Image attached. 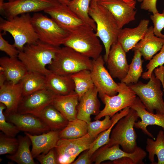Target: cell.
I'll use <instances>...</instances> for the list:
<instances>
[{"label":"cell","mask_w":164,"mask_h":164,"mask_svg":"<svg viewBox=\"0 0 164 164\" xmlns=\"http://www.w3.org/2000/svg\"><path fill=\"white\" fill-rule=\"evenodd\" d=\"M89 14L95 22L96 35L103 43L105 50L103 57L106 63L112 45L117 42L121 30L110 12L95 0H92Z\"/></svg>","instance_id":"6da1fadb"},{"label":"cell","mask_w":164,"mask_h":164,"mask_svg":"<svg viewBox=\"0 0 164 164\" xmlns=\"http://www.w3.org/2000/svg\"><path fill=\"white\" fill-rule=\"evenodd\" d=\"M60 48L39 40L35 43L26 45L19 51L17 57L28 71L37 72L46 76L51 72L46 66L51 63Z\"/></svg>","instance_id":"7a4b0ae2"},{"label":"cell","mask_w":164,"mask_h":164,"mask_svg":"<svg viewBox=\"0 0 164 164\" xmlns=\"http://www.w3.org/2000/svg\"><path fill=\"white\" fill-rule=\"evenodd\" d=\"M92 60L72 48H60L48 69L52 72L63 76L72 74L84 69L91 70Z\"/></svg>","instance_id":"3957f363"},{"label":"cell","mask_w":164,"mask_h":164,"mask_svg":"<svg viewBox=\"0 0 164 164\" xmlns=\"http://www.w3.org/2000/svg\"><path fill=\"white\" fill-rule=\"evenodd\" d=\"M31 17L29 13H27L6 20L0 18V31L8 32L12 36L14 41L13 45L19 51L26 45L35 43L39 40Z\"/></svg>","instance_id":"277c9868"},{"label":"cell","mask_w":164,"mask_h":164,"mask_svg":"<svg viewBox=\"0 0 164 164\" xmlns=\"http://www.w3.org/2000/svg\"><path fill=\"white\" fill-rule=\"evenodd\" d=\"M90 26L84 24L70 33L63 45L92 60L100 55L102 46L99 39Z\"/></svg>","instance_id":"5b68a950"},{"label":"cell","mask_w":164,"mask_h":164,"mask_svg":"<svg viewBox=\"0 0 164 164\" xmlns=\"http://www.w3.org/2000/svg\"><path fill=\"white\" fill-rule=\"evenodd\" d=\"M138 118L136 111L130 108L128 114L121 118L113 128L109 142L105 145L110 146L118 144L124 151L133 152L138 147L137 135L134 127Z\"/></svg>","instance_id":"8992f818"},{"label":"cell","mask_w":164,"mask_h":164,"mask_svg":"<svg viewBox=\"0 0 164 164\" xmlns=\"http://www.w3.org/2000/svg\"><path fill=\"white\" fill-rule=\"evenodd\" d=\"M147 84L138 82L130 84L129 88L135 94L149 112L164 114V101L163 92L161 88V82L157 78L153 72Z\"/></svg>","instance_id":"52a82bcc"},{"label":"cell","mask_w":164,"mask_h":164,"mask_svg":"<svg viewBox=\"0 0 164 164\" xmlns=\"http://www.w3.org/2000/svg\"><path fill=\"white\" fill-rule=\"evenodd\" d=\"M31 21L39 40L52 46H60L63 45L70 33L52 18L41 13L34 14Z\"/></svg>","instance_id":"ba28073f"},{"label":"cell","mask_w":164,"mask_h":164,"mask_svg":"<svg viewBox=\"0 0 164 164\" xmlns=\"http://www.w3.org/2000/svg\"><path fill=\"white\" fill-rule=\"evenodd\" d=\"M118 84V94L112 96L104 95L102 101L105 104L104 107L96 115L95 120H99L106 115L111 117L124 108L130 107L135 100L137 95L128 85L122 82Z\"/></svg>","instance_id":"9c48e42d"},{"label":"cell","mask_w":164,"mask_h":164,"mask_svg":"<svg viewBox=\"0 0 164 164\" xmlns=\"http://www.w3.org/2000/svg\"><path fill=\"white\" fill-rule=\"evenodd\" d=\"M61 4L58 0H15L0 4V13L8 19L30 12L44 11Z\"/></svg>","instance_id":"30bf717a"},{"label":"cell","mask_w":164,"mask_h":164,"mask_svg":"<svg viewBox=\"0 0 164 164\" xmlns=\"http://www.w3.org/2000/svg\"><path fill=\"white\" fill-rule=\"evenodd\" d=\"M95 139L88 134L77 139L60 138L55 148L59 164H72L80 154L89 149Z\"/></svg>","instance_id":"8fae6325"},{"label":"cell","mask_w":164,"mask_h":164,"mask_svg":"<svg viewBox=\"0 0 164 164\" xmlns=\"http://www.w3.org/2000/svg\"><path fill=\"white\" fill-rule=\"evenodd\" d=\"M104 57L100 55L97 59L92 60V68L91 70V77L94 86L98 91L101 100L105 95L110 96L118 93L119 85L113 79L104 64Z\"/></svg>","instance_id":"7c38bea8"},{"label":"cell","mask_w":164,"mask_h":164,"mask_svg":"<svg viewBox=\"0 0 164 164\" xmlns=\"http://www.w3.org/2000/svg\"><path fill=\"white\" fill-rule=\"evenodd\" d=\"M55 95L46 88L22 96L17 112L37 116L46 107L52 104Z\"/></svg>","instance_id":"4fadbf2b"},{"label":"cell","mask_w":164,"mask_h":164,"mask_svg":"<svg viewBox=\"0 0 164 164\" xmlns=\"http://www.w3.org/2000/svg\"><path fill=\"white\" fill-rule=\"evenodd\" d=\"M4 114L6 120L15 125L20 131L39 135L51 130L41 119L32 114L17 112Z\"/></svg>","instance_id":"5bb4252c"},{"label":"cell","mask_w":164,"mask_h":164,"mask_svg":"<svg viewBox=\"0 0 164 164\" xmlns=\"http://www.w3.org/2000/svg\"><path fill=\"white\" fill-rule=\"evenodd\" d=\"M126 53L118 42L111 47L106 63L111 77L122 81L127 75L129 67Z\"/></svg>","instance_id":"9a60e30c"},{"label":"cell","mask_w":164,"mask_h":164,"mask_svg":"<svg viewBox=\"0 0 164 164\" xmlns=\"http://www.w3.org/2000/svg\"><path fill=\"white\" fill-rule=\"evenodd\" d=\"M111 14L121 29L126 24L135 19L136 3L130 4L121 0L98 2Z\"/></svg>","instance_id":"2e32d148"},{"label":"cell","mask_w":164,"mask_h":164,"mask_svg":"<svg viewBox=\"0 0 164 164\" xmlns=\"http://www.w3.org/2000/svg\"><path fill=\"white\" fill-rule=\"evenodd\" d=\"M43 11L70 32L85 24L70 9L67 5L61 4L49 8Z\"/></svg>","instance_id":"e0dca14e"},{"label":"cell","mask_w":164,"mask_h":164,"mask_svg":"<svg viewBox=\"0 0 164 164\" xmlns=\"http://www.w3.org/2000/svg\"><path fill=\"white\" fill-rule=\"evenodd\" d=\"M130 108L137 112L141 120L135 122L134 127L141 129L145 135L155 140L153 135L147 129L149 125H156L161 127L164 131V114L152 113L148 111L138 97Z\"/></svg>","instance_id":"ac0fdd59"},{"label":"cell","mask_w":164,"mask_h":164,"mask_svg":"<svg viewBox=\"0 0 164 164\" xmlns=\"http://www.w3.org/2000/svg\"><path fill=\"white\" fill-rule=\"evenodd\" d=\"M98 94V90L94 86L81 97L77 107V118L88 123L91 121V115H96L100 112Z\"/></svg>","instance_id":"d6986e66"},{"label":"cell","mask_w":164,"mask_h":164,"mask_svg":"<svg viewBox=\"0 0 164 164\" xmlns=\"http://www.w3.org/2000/svg\"><path fill=\"white\" fill-rule=\"evenodd\" d=\"M22 97V87L19 82L13 84L6 81L0 86V103L6 106L5 114L17 112L18 108Z\"/></svg>","instance_id":"ffe728a7"},{"label":"cell","mask_w":164,"mask_h":164,"mask_svg":"<svg viewBox=\"0 0 164 164\" xmlns=\"http://www.w3.org/2000/svg\"><path fill=\"white\" fill-rule=\"evenodd\" d=\"M149 20L143 19L134 28H125L121 29L117 42L120 43L126 53L135 46L145 35L148 28Z\"/></svg>","instance_id":"44dd1931"},{"label":"cell","mask_w":164,"mask_h":164,"mask_svg":"<svg viewBox=\"0 0 164 164\" xmlns=\"http://www.w3.org/2000/svg\"><path fill=\"white\" fill-rule=\"evenodd\" d=\"M59 131L50 130L39 135H32L25 132L31 140L32 148L31 153L33 157L36 158L41 154H46L50 150L55 148L60 139Z\"/></svg>","instance_id":"7402d4cb"},{"label":"cell","mask_w":164,"mask_h":164,"mask_svg":"<svg viewBox=\"0 0 164 164\" xmlns=\"http://www.w3.org/2000/svg\"><path fill=\"white\" fill-rule=\"evenodd\" d=\"M164 44V39L156 36L153 27H148L144 37L132 49L138 50L146 60H150L153 56L160 51Z\"/></svg>","instance_id":"603a6c76"},{"label":"cell","mask_w":164,"mask_h":164,"mask_svg":"<svg viewBox=\"0 0 164 164\" xmlns=\"http://www.w3.org/2000/svg\"><path fill=\"white\" fill-rule=\"evenodd\" d=\"M0 71L6 81L13 84L19 83L28 72L26 66L17 57L4 56L0 59Z\"/></svg>","instance_id":"cb8c5ba5"},{"label":"cell","mask_w":164,"mask_h":164,"mask_svg":"<svg viewBox=\"0 0 164 164\" xmlns=\"http://www.w3.org/2000/svg\"><path fill=\"white\" fill-rule=\"evenodd\" d=\"M79 97L75 91L65 95H56L52 104L69 121L77 118Z\"/></svg>","instance_id":"d4e9b609"},{"label":"cell","mask_w":164,"mask_h":164,"mask_svg":"<svg viewBox=\"0 0 164 164\" xmlns=\"http://www.w3.org/2000/svg\"><path fill=\"white\" fill-rule=\"evenodd\" d=\"M46 77V88L55 95H66L74 91V82L70 76L61 75L51 72Z\"/></svg>","instance_id":"484cf974"},{"label":"cell","mask_w":164,"mask_h":164,"mask_svg":"<svg viewBox=\"0 0 164 164\" xmlns=\"http://www.w3.org/2000/svg\"><path fill=\"white\" fill-rule=\"evenodd\" d=\"M124 157L133 158V153L127 152L120 148L118 144L110 146L104 145L97 149L92 155L91 159L92 163L100 164L106 160L113 161Z\"/></svg>","instance_id":"4316f807"},{"label":"cell","mask_w":164,"mask_h":164,"mask_svg":"<svg viewBox=\"0 0 164 164\" xmlns=\"http://www.w3.org/2000/svg\"><path fill=\"white\" fill-rule=\"evenodd\" d=\"M36 116L41 119L51 130L60 131L67 126L69 121L52 104L46 107Z\"/></svg>","instance_id":"83f0119b"},{"label":"cell","mask_w":164,"mask_h":164,"mask_svg":"<svg viewBox=\"0 0 164 164\" xmlns=\"http://www.w3.org/2000/svg\"><path fill=\"white\" fill-rule=\"evenodd\" d=\"M22 96L46 88V76L35 71H28L20 80Z\"/></svg>","instance_id":"f1b7e54d"},{"label":"cell","mask_w":164,"mask_h":164,"mask_svg":"<svg viewBox=\"0 0 164 164\" xmlns=\"http://www.w3.org/2000/svg\"><path fill=\"white\" fill-rule=\"evenodd\" d=\"M19 145L16 152L13 155L6 156L8 159L18 164H35L30 149L32 142L29 137L26 135L18 137Z\"/></svg>","instance_id":"f546056e"},{"label":"cell","mask_w":164,"mask_h":164,"mask_svg":"<svg viewBox=\"0 0 164 164\" xmlns=\"http://www.w3.org/2000/svg\"><path fill=\"white\" fill-rule=\"evenodd\" d=\"M130 107H127L119 112H117L111 117L113 123L111 126L106 130L98 135L91 144L88 152L91 158L93 154L99 148L107 144L109 142L112 130L118 121L121 118L126 115L129 112Z\"/></svg>","instance_id":"4dcf8cb0"},{"label":"cell","mask_w":164,"mask_h":164,"mask_svg":"<svg viewBox=\"0 0 164 164\" xmlns=\"http://www.w3.org/2000/svg\"><path fill=\"white\" fill-rule=\"evenodd\" d=\"M146 150L149 153L148 158L152 164L154 163V156L158 158L157 164H164V132L160 130L156 140L148 138Z\"/></svg>","instance_id":"1f68e13d"},{"label":"cell","mask_w":164,"mask_h":164,"mask_svg":"<svg viewBox=\"0 0 164 164\" xmlns=\"http://www.w3.org/2000/svg\"><path fill=\"white\" fill-rule=\"evenodd\" d=\"M91 0H70L67 6L85 24L91 27L95 31L96 29L95 23L89 14Z\"/></svg>","instance_id":"d6a6232c"},{"label":"cell","mask_w":164,"mask_h":164,"mask_svg":"<svg viewBox=\"0 0 164 164\" xmlns=\"http://www.w3.org/2000/svg\"><path fill=\"white\" fill-rule=\"evenodd\" d=\"M87 133V123L77 118L69 121L67 126L59 132L60 138L67 139L78 138Z\"/></svg>","instance_id":"836d02e7"},{"label":"cell","mask_w":164,"mask_h":164,"mask_svg":"<svg viewBox=\"0 0 164 164\" xmlns=\"http://www.w3.org/2000/svg\"><path fill=\"white\" fill-rule=\"evenodd\" d=\"M75 85L74 91L78 95L79 100L88 90L94 86L91 70L84 69L70 75Z\"/></svg>","instance_id":"e575fe53"},{"label":"cell","mask_w":164,"mask_h":164,"mask_svg":"<svg viewBox=\"0 0 164 164\" xmlns=\"http://www.w3.org/2000/svg\"><path fill=\"white\" fill-rule=\"evenodd\" d=\"M134 55L131 63L129 65L127 74L121 82L127 85L137 83L142 76L143 71L142 55L138 50H135Z\"/></svg>","instance_id":"d590c367"},{"label":"cell","mask_w":164,"mask_h":164,"mask_svg":"<svg viewBox=\"0 0 164 164\" xmlns=\"http://www.w3.org/2000/svg\"><path fill=\"white\" fill-rule=\"evenodd\" d=\"M111 117L106 115L102 121L96 120L87 123L88 134L92 138H96L99 134L109 128L112 125L113 120Z\"/></svg>","instance_id":"8d00e7d4"},{"label":"cell","mask_w":164,"mask_h":164,"mask_svg":"<svg viewBox=\"0 0 164 164\" xmlns=\"http://www.w3.org/2000/svg\"><path fill=\"white\" fill-rule=\"evenodd\" d=\"M18 138L9 136L2 132L0 133V155L14 154L18 148Z\"/></svg>","instance_id":"74e56055"},{"label":"cell","mask_w":164,"mask_h":164,"mask_svg":"<svg viewBox=\"0 0 164 164\" xmlns=\"http://www.w3.org/2000/svg\"><path fill=\"white\" fill-rule=\"evenodd\" d=\"M6 108L4 104L0 103V130L7 136L15 137L20 131L15 125L6 120L3 111Z\"/></svg>","instance_id":"f35d334b"},{"label":"cell","mask_w":164,"mask_h":164,"mask_svg":"<svg viewBox=\"0 0 164 164\" xmlns=\"http://www.w3.org/2000/svg\"><path fill=\"white\" fill-rule=\"evenodd\" d=\"M164 64V44L159 52L153 56L146 65V67L147 71L142 73V77L145 80L149 79L154 70L158 67L163 66Z\"/></svg>","instance_id":"ab89813d"},{"label":"cell","mask_w":164,"mask_h":164,"mask_svg":"<svg viewBox=\"0 0 164 164\" xmlns=\"http://www.w3.org/2000/svg\"><path fill=\"white\" fill-rule=\"evenodd\" d=\"M150 18L153 23L154 34L164 39V35L161 33V31L164 28V9L161 13L158 12L151 15Z\"/></svg>","instance_id":"60d3db41"},{"label":"cell","mask_w":164,"mask_h":164,"mask_svg":"<svg viewBox=\"0 0 164 164\" xmlns=\"http://www.w3.org/2000/svg\"><path fill=\"white\" fill-rule=\"evenodd\" d=\"M36 158L41 164H59L57 154L55 148L46 154H41Z\"/></svg>","instance_id":"b9f144b4"},{"label":"cell","mask_w":164,"mask_h":164,"mask_svg":"<svg viewBox=\"0 0 164 164\" xmlns=\"http://www.w3.org/2000/svg\"><path fill=\"white\" fill-rule=\"evenodd\" d=\"M0 50L5 53L10 57H17L19 52L13 44H10L3 38L1 32Z\"/></svg>","instance_id":"7bdbcfd3"},{"label":"cell","mask_w":164,"mask_h":164,"mask_svg":"<svg viewBox=\"0 0 164 164\" xmlns=\"http://www.w3.org/2000/svg\"><path fill=\"white\" fill-rule=\"evenodd\" d=\"M141 2L140 8L141 9L148 11L154 14L159 12L156 8L157 0H137Z\"/></svg>","instance_id":"ee69618b"},{"label":"cell","mask_w":164,"mask_h":164,"mask_svg":"<svg viewBox=\"0 0 164 164\" xmlns=\"http://www.w3.org/2000/svg\"><path fill=\"white\" fill-rule=\"evenodd\" d=\"M92 163L90 157L88 149L83 152L78 158L72 163V164H90Z\"/></svg>","instance_id":"f6af8a7d"},{"label":"cell","mask_w":164,"mask_h":164,"mask_svg":"<svg viewBox=\"0 0 164 164\" xmlns=\"http://www.w3.org/2000/svg\"><path fill=\"white\" fill-rule=\"evenodd\" d=\"M108 162V164H135L133 160L129 157H123Z\"/></svg>","instance_id":"bcb514c9"},{"label":"cell","mask_w":164,"mask_h":164,"mask_svg":"<svg viewBox=\"0 0 164 164\" xmlns=\"http://www.w3.org/2000/svg\"><path fill=\"white\" fill-rule=\"evenodd\" d=\"M6 78L3 73L0 71V86L3 85L6 81Z\"/></svg>","instance_id":"7dc6e473"},{"label":"cell","mask_w":164,"mask_h":164,"mask_svg":"<svg viewBox=\"0 0 164 164\" xmlns=\"http://www.w3.org/2000/svg\"><path fill=\"white\" fill-rule=\"evenodd\" d=\"M99 2L100 1L110 0H95ZM122 0L130 4H132L134 3H136V2L135 0Z\"/></svg>","instance_id":"c3c4849f"},{"label":"cell","mask_w":164,"mask_h":164,"mask_svg":"<svg viewBox=\"0 0 164 164\" xmlns=\"http://www.w3.org/2000/svg\"><path fill=\"white\" fill-rule=\"evenodd\" d=\"M61 3L63 4L67 5L69 2L66 1L65 0H58Z\"/></svg>","instance_id":"681fc988"},{"label":"cell","mask_w":164,"mask_h":164,"mask_svg":"<svg viewBox=\"0 0 164 164\" xmlns=\"http://www.w3.org/2000/svg\"><path fill=\"white\" fill-rule=\"evenodd\" d=\"M14 0H8V2H12V1H14Z\"/></svg>","instance_id":"f907efd6"},{"label":"cell","mask_w":164,"mask_h":164,"mask_svg":"<svg viewBox=\"0 0 164 164\" xmlns=\"http://www.w3.org/2000/svg\"><path fill=\"white\" fill-rule=\"evenodd\" d=\"M66 0V1H67L68 2H69V1L70 0Z\"/></svg>","instance_id":"816d5d0a"}]
</instances>
